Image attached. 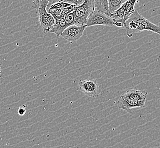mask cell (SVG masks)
<instances>
[{
    "mask_svg": "<svg viewBox=\"0 0 160 148\" xmlns=\"http://www.w3.org/2000/svg\"><path fill=\"white\" fill-rule=\"evenodd\" d=\"M124 28L126 30L127 35L131 38L133 34L148 30L160 35V26L152 23L148 19L140 14L137 10L131 14L125 22Z\"/></svg>",
    "mask_w": 160,
    "mask_h": 148,
    "instance_id": "obj_1",
    "label": "cell"
},
{
    "mask_svg": "<svg viewBox=\"0 0 160 148\" xmlns=\"http://www.w3.org/2000/svg\"><path fill=\"white\" fill-rule=\"evenodd\" d=\"M48 4V0H40V3L37 9L40 26L45 32L50 31L55 23V19L47 10Z\"/></svg>",
    "mask_w": 160,
    "mask_h": 148,
    "instance_id": "obj_2",
    "label": "cell"
},
{
    "mask_svg": "<svg viewBox=\"0 0 160 148\" xmlns=\"http://www.w3.org/2000/svg\"><path fill=\"white\" fill-rule=\"evenodd\" d=\"M94 0H86L85 3L74 8L73 13L75 18V24L78 26L85 25L87 19L92 12Z\"/></svg>",
    "mask_w": 160,
    "mask_h": 148,
    "instance_id": "obj_3",
    "label": "cell"
},
{
    "mask_svg": "<svg viewBox=\"0 0 160 148\" xmlns=\"http://www.w3.org/2000/svg\"><path fill=\"white\" fill-rule=\"evenodd\" d=\"M85 25L87 27L97 25L112 26H114V22L105 13L94 8L87 19Z\"/></svg>",
    "mask_w": 160,
    "mask_h": 148,
    "instance_id": "obj_4",
    "label": "cell"
},
{
    "mask_svg": "<svg viewBox=\"0 0 160 148\" xmlns=\"http://www.w3.org/2000/svg\"><path fill=\"white\" fill-rule=\"evenodd\" d=\"M86 28L87 26L85 25L83 26L71 25L68 26L62 32L61 36L69 42H75L78 40L82 36L83 32Z\"/></svg>",
    "mask_w": 160,
    "mask_h": 148,
    "instance_id": "obj_5",
    "label": "cell"
},
{
    "mask_svg": "<svg viewBox=\"0 0 160 148\" xmlns=\"http://www.w3.org/2000/svg\"><path fill=\"white\" fill-rule=\"evenodd\" d=\"M78 85L81 92L88 96L97 98L99 96V86L96 80L89 79L81 80Z\"/></svg>",
    "mask_w": 160,
    "mask_h": 148,
    "instance_id": "obj_6",
    "label": "cell"
},
{
    "mask_svg": "<svg viewBox=\"0 0 160 148\" xmlns=\"http://www.w3.org/2000/svg\"><path fill=\"white\" fill-rule=\"evenodd\" d=\"M118 107L119 109L131 112L133 108H142L144 107V104L136 102L134 100L129 99L122 95L120 96L117 102Z\"/></svg>",
    "mask_w": 160,
    "mask_h": 148,
    "instance_id": "obj_7",
    "label": "cell"
},
{
    "mask_svg": "<svg viewBox=\"0 0 160 148\" xmlns=\"http://www.w3.org/2000/svg\"><path fill=\"white\" fill-rule=\"evenodd\" d=\"M147 94L148 93L145 90L129 89L127 90L126 92L123 95L129 99H132L136 102H138L145 104Z\"/></svg>",
    "mask_w": 160,
    "mask_h": 148,
    "instance_id": "obj_8",
    "label": "cell"
},
{
    "mask_svg": "<svg viewBox=\"0 0 160 148\" xmlns=\"http://www.w3.org/2000/svg\"><path fill=\"white\" fill-rule=\"evenodd\" d=\"M138 2V0H127L122 5L125 12L123 19V24H124L125 22L129 18V17L135 11V6Z\"/></svg>",
    "mask_w": 160,
    "mask_h": 148,
    "instance_id": "obj_9",
    "label": "cell"
},
{
    "mask_svg": "<svg viewBox=\"0 0 160 148\" xmlns=\"http://www.w3.org/2000/svg\"><path fill=\"white\" fill-rule=\"evenodd\" d=\"M68 27L64 19L62 18L59 21L55 22L49 32L55 34L56 37H59Z\"/></svg>",
    "mask_w": 160,
    "mask_h": 148,
    "instance_id": "obj_10",
    "label": "cell"
},
{
    "mask_svg": "<svg viewBox=\"0 0 160 148\" xmlns=\"http://www.w3.org/2000/svg\"><path fill=\"white\" fill-rule=\"evenodd\" d=\"M108 5V12L110 14L120 8L127 0H106Z\"/></svg>",
    "mask_w": 160,
    "mask_h": 148,
    "instance_id": "obj_11",
    "label": "cell"
},
{
    "mask_svg": "<svg viewBox=\"0 0 160 148\" xmlns=\"http://www.w3.org/2000/svg\"><path fill=\"white\" fill-rule=\"evenodd\" d=\"M124 9L123 6H121L120 8L115 11L113 13L111 14L110 17L114 21V22H119L123 24V19L124 17ZM124 27V26H123Z\"/></svg>",
    "mask_w": 160,
    "mask_h": 148,
    "instance_id": "obj_12",
    "label": "cell"
},
{
    "mask_svg": "<svg viewBox=\"0 0 160 148\" xmlns=\"http://www.w3.org/2000/svg\"><path fill=\"white\" fill-rule=\"evenodd\" d=\"M48 12L52 16L55 22L59 21L61 19L63 18L64 16L62 14L61 9L48 10Z\"/></svg>",
    "mask_w": 160,
    "mask_h": 148,
    "instance_id": "obj_13",
    "label": "cell"
},
{
    "mask_svg": "<svg viewBox=\"0 0 160 148\" xmlns=\"http://www.w3.org/2000/svg\"><path fill=\"white\" fill-rule=\"evenodd\" d=\"M72 5L70 3H66V2H59L57 3H54L52 5L50 6L48 10H52V9H62L65 8H67L69 6H71Z\"/></svg>",
    "mask_w": 160,
    "mask_h": 148,
    "instance_id": "obj_14",
    "label": "cell"
},
{
    "mask_svg": "<svg viewBox=\"0 0 160 148\" xmlns=\"http://www.w3.org/2000/svg\"><path fill=\"white\" fill-rule=\"evenodd\" d=\"M68 26L75 24V18L73 12L70 13L63 17Z\"/></svg>",
    "mask_w": 160,
    "mask_h": 148,
    "instance_id": "obj_15",
    "label": "cell"
},
{
    "mask_svg": "<svg viewBox=\"0 0 160 148\" xmlns=\"http://www.w3.org/2000/svg\"><path fill=\"white\" fill-rule=\"evenodd\" d=\"M76 7L75 5H72L71 6L67 7V8H65L63 9H61V12L62 13V14L64 17L65 15L68 14L70 13H72L74 10V8Z\"/></svg>",
    "mask_w": 160,
    "mask_h": 148,
    "instance_id": "obj_16",
    "label": "cell"
},
{
    "mask_svg": "<svg viewBox=\"0 0 160 148\" xmlns=\"http://www.w3.org/2000/svg\"><path fill=\"white\" fill-rule=\"evenodd\" d=\"M86 0H68L67 3L71 5H75L76 6H80L82 5Z\"/></svg>",
    "mask_w": 160,
    "mask_h": 148,
    "instance_id": "obj_17",
    "label": "cell"
},
{
    "mask_svg": "<svg viewBox=\"0 0 160 148\" xmlns=\"http://www.w3.org/2000/svg\"><path fill=\"white\" fill-rule=\"evenodd\" d=\"M32 2V6L34 8H35L36 9H38V7L40 3V0H31Z\"/></svg>",
    "mask_w": 160,
    "mask_h": 148,
    "instance_id": "obj_18",
    "label": "cell"
},
{
    "mask_svg": "<svg viewBox=\"0 0 160 148\" xmlns=\"http://www.w3.org/2000/svg\"><path fill=\"white\" fill-rule=\"evenodd\" d=\"M26 109L25 107H20L18 110V114L20 116H23L26 114Z\"/></svg>",
    "mask_w": 160,
    "mask_h": 148,
    "instance_id": "obj_19",
    "label": "cell"
},
{
    "mask_svg": "<svg viewBox=\"0 0 160 148\" xmlns=\"http://www.w3.org/2000/svg\"><path fill=\"white\" fill-rule=\"evenodd\" d=\"M62 0H48V6L47 8H50V6L52 5L54 3H59V2H61Z\"/></svg>",
    "mask_w": 160,
    "mask_h": 148,
    "instance_id": "obj_20",
    "label": "cell"
},
{
    "mask_svg": "<svg viewBox=\"0 0 160 148\" xmlns=\"http://www.w3.org/2000/svg\"><path fill=\"white\" fill-rule=\"evenodd\" d=\"M68 0H62V2H67L68 1Z\"/></svg>",
    "mask_w": 160,
    "mask_h": 148,
    "instance_id": "obj_21",
    "label": "cell"
}]
</instances>
